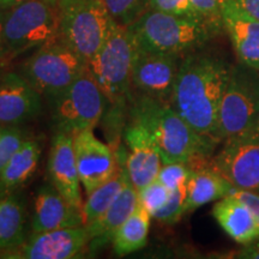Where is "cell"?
<instances>
[{"label":"cell","mask_w":259,"mask_h":259,"mask_svg":"<svg viewBox=\"0 0 259 259\" xmlns=\"http://www.w3.org/2000/svg\"><path fill=\"white\" fill-rule=\"evenodd\" d=\"M231 65L208 54L183 57L170 105L213 148L220 142L219 108Z\"/></svg>","instance_id":"cell-1"},{"label":"cell","mask_w":259,"mask_h":259,"mask_svg":"<svg viewBox=\"0 0 259 259\" xmlns=\"http://www.w3.org/2000/svg\"><path fill=\"white\" fill-rule=\"evenodd\" d=\"M130 101V114L143 121L154 136L163 163H186L194 155L212 153V145L200 137L170 103L139 94Z\"/></svg>","instance_id":"cell-2"},{"label":"cell","mask_w":259,"mask_h":259,"mask_svg":"<svg viewBox=\"0 0 259 259\" xmlns=\"http://www.w3.org/2000/svg\"><path fill=\"white\" fill-rule=\"evenodd\" d=\"M2 59H15L58 36L59 6L51 0H27L0 10Z\"/></svg>","instance_id":"cell-3"},{"label":"cell","mask_w":259,"mask_h":259,"mask_svg":"<svg viewBox=\"0 0 259 259\" xmlns=\"http://www.w3.org/2000/svg\"><path fill=\"white\" fill-rule=\"evenodd\" d=\"M139 50L184 56L198 50L215 32L203 21L148 9L128 25Z\"/></svg>","instance_id":"cell-4"},{"label":"cell","mask_w":259,"mask_h":259,"mask_svg":"<svg viewBox=\"0 0 259 259\" xmlns=\"http://www.w3.org/2000/svg\"><path fill=\"white\" fill-rule=\"evenodd\" d=\"M136 50V41L128 27L112 21L105 44L87 63L109 103L124 106L131 100V74Z\"/></svg>","instance_id":"cell-5"},{"label":"cell","mask_w":259,"mask_h":259,"mask_svg":"<svg viewBox=\"0 0 259 259\" xmlns=\"http://www.w3.org/2000/svg\"><path fill=\"white\" fill-rule=\"evenodd\" d=\"M259 115V71L232 66L219 108L220 141H241L250 136Z\"/></svg>","instance_id":"cell-6"},{"label":"cell","mask_w":259,"mask_h":259,"mask_svg":"<svg viewBox=\"0 0 259 259\" xmlns=\"http://www.w3.org/2000/svg\"><path fill=\"white\" fill-rule=\"evenodd\" d=\"M58 38L88 63L105 44L112 17L103 0H59Z\"/></svg>","instance_id":"cell-7"},{"label":"cell","mask_w":259,"mask_h":259,"mask_svg":"<svg viewBox=\"0 0 259 259\" xmlns=\"http://www.w3.org/2000/svg\"><path fill=\"white\" fill-rule=\"evenodd\" d=\"M85 69V61L57 37L35 50L21 65L19 72L42 97L52 100Z\"/></svg>","instance_id":"cell-8"},{"label":"cell","mask_w":259,"mask_h":259,"mask_svg":"<svg viewBox=\"0 0 259 259\" xmlns=\"http://www.w3.org/2000/svg\"><path fill=\"white\" fill-rule=\"evenodd\" d=\"M50 101L56 131L72 136L95 128L108 103L88 67L63 93Z\"/></svg>","instance_id":"cell-9"},{"label":"cell","mask_w":259,"mask_h":259,"mask_svg":"<svg viewBox=\"0 0 259 259\" xmlns=\"http://www.w3.org/2000/svg\"><path fill=\"white\" fill-rule=\"evenodd\" d=\"M137 46V45H136ZM183 56L136 50L132 66V88L161 102L170 103Z\"/></svg>","instance_id":"cell-10"},{"label":"cell","mask_w":259,"mask_h":259,"mask_svg":"<svg viewBox=\"0 0 259 259\" xmlns=\"http://www.w3.org/2000/svg\"><path fill=\"white\" fill-rule=\"evenodd\" d=\"M73 149L80 184L87 194L114 178L124 161L111 147L100 141L93 130L74 135Z\"/></svg>","instance_id":"cell-11"},{"label":"cell","mask_w":259,"mask_h":259,"mask_svg":"<svg viewBox=\"0 0 259 259\" xmlns=\"http://www.w3.org/2000/svg\"><path fill=\"white\" fill-rule=\"evenodd\" d=\"M90 235L85 226L31 233L5 259H72L89 251Z\"/></svg>","instance_id":"cell-12"},{"label":"cell","mask_w":259,"mask_h":259,"mask_svg":"<svg viewBox=\"0 0 259 259\" xmlns=\"http://www.w3.org/2000/svg\"><path fill=\"white\" fill-rule=\"evenodd\" d=\"M125 166L128 178L139 190L156 180L163 161L154 136L137 116L130 114L124 130Z\"/></svg>","instance_id":"cell-13"},{"label":"cell","mask_w":259,"mask_h":259,"mask_svg":"<svg viewBox=\"0 0 259 259\" xmlns=\"http://www.w3.org/2000/svg\"><path fill=\"white\" fill-rule=\"evenodd\" d=\"M213 169L233 189L259 191V142L228 141L212 158Z\"/></svg>","instance_id":"cell-14"},{"label":"cell","mask_w":259,"mask_h":259,"mask_svg":"<svg viewBox=\"0 0 259 259\" xmlns=\"http://www.w3.org/2000/svg\"><path fill=\"white\" fill-rule=\"evenodd\" d=\"M42 96L21 72L0 76V125L18 126L37 118Z\"/></svg>","instance_id":"cell-15"},{"label":"cell","mask_w":259,"mask_h":259,"mask_svg":"<svg viewBox=\"0 0 259 259\" xmlns=\"http://www.w3.org/2000/svg\"><path fill=\"white\" fill-rule=\"evenodd\" d=\"M47 171L51 185L56 187L71 205L82 210V184L77 169L72 135L56 131L52 138Z\"/></svg>","instance_id":"cell-16"},{"label":"cell","mask_w":259,"mask_h":259,"mask_svg":"<svg viewBox=\"0 0 259 259\" xmlns=\"http://www.w3.org/2000/svg\"><path fill=\"white\" fill-rule=\"evenodd\" d=\"M84 226L82 210L74 208L52 185L41 186L34 202L31 233Z\"/></svg>","instance_id":"cell-17"},{"label":"cell","mask_w":259,"mask_h":259,"mask_svg":"<svg viewBox=\"0 0 259 259\" xmlns=\"http://www.w3.org/2000/svg\"><path fill=\"white\" fill-rule=\"evenodd\" d=\"M223 28L241 64L259 71V21L245 14L232 0H227Z\"/></svg>","instance_id":"cell-18"},{"label":"cell","mask_w":259,"mask_h":259,"mask_svg":"<svg viewBox=\"0 0 259 259\" xmlns=\"http://www.w3.org/2000/svg\"><path fill=\"white\" fill-rule=\"evenodd\" d=\"M137 205L138 190L127 177L121 192L112 203V205L99 219L85 226L90 235L89 252L97 251L105 247L106 245L112 244L115 232L135 211Z\"/></svg>","instance_id":"cell-19"},{"label":"cell","mask_w":259,"mask_h":259,"mask_svg":"<svg viewBox=\"0 0 259 259\" xmlns=\"http://www.w3.org/2000/svg\"><path fill=\"white\" fill-rule=\"evenodd\" d=\"M212 216L238 244L246 246L259 238V226L251 210L231 193L213 205Z\"/></svg>","instance_id":"cell-20"},{"label":"cell","mask_w":259,"mask_h":259,"mask_svg":"<svg viewBox=\"0 0 259 259\" xmlns=\"http://www.w3.org/2000/svg\"><path fill=\"white\" fill-rule=\"evenodd\" d=\"M27 240V204L21 191L0 197V258Z\"/></svg>","instance_id":"cell-21"},{"label":"cell","mask_w":259,"mask_h":259,"mask_svg":"<svg viewBox=\"0 0 259 259\" xmlns=\"http://www.w3.org/2000/svg\"><path fill=\"white\" fill-rule=\"evenodd\" d=\"M42 155L40 142L27 137L0 173V197L21 191L37 169Z\"/></svg>","instance_id":"cell-22"},{"label":"cell","mask_w":259,"mask_h":259,"mask_svg":"<svg viewBox=\"0 0 259 259\" xmlns=\"http://www.w3.org/2000/svg\"><path fill=\"white\" fill-rule=\"evenodd\" d=\"M232 189L228 181L223 179L213 167L191 170L185 213L192 212L205 204L228 196Z\"/></svg>","instance_id":"cell-23"},{"label":"cell","mask_w":259,"mask_h":259,"mask_svg":"<svg viewBox=\"0 0 259 259\" xmlns=\"http://www.w3.org/2000/svg\"><path fill=\"white\" fill-rule=\"evenodd\" d=\"M150 219V213L138 204L135 211L126 219L113 236V251L116 255L124 257L147 246Z\"/></svg>","instance_id":"cell-24"},{"label":"cell","mask_w":259,"mask_h":259,"mask_svg":"<svg viewBox=\"0 0 259 259\" xmlns=\"http://www.w3.org/2000/svg\"><path fill=\"white\" fill-rule=\"evenodd\" d=\"M127 177L128 174L126 170L124 158L120 169L115 174V177L88 194V198L84 202L82 209L84 226L89 225L96 219H99L112 205V203L121 192Z\"/></svg>","instance_id":"cell-25"},{"label":"cell","mask_w":259,"mask_h":259,"mask_svg":"<svg viewBox=\"0 0 259 259\" xmlns=\"http://www.w3.org/2000/svg\"><path fill=\"white\" fill-rule=\"evenodd\" d=\"M150 0H103L112 19L128 27L149 9Z\"/></svg>","instance_id":"cell-26"},{"label":"cell","mask_w":259,"mask_h":259,"mask_svg":"<svg viewBox=\"0 0 259 259\" xmlns=\"http://www.w3.org/2000/svg\"><path fill=\"white\" fill-rule=\"evenodd\" d=\"M189 194V183L180 186L179 189L170 191L169 198H168L166 205L158 210L153 216L157 221L167 225H173L185 215V203Z\"/></svg>","instance_id":"cell-27"},{"label":"cell","mask_w":259,"mask_h":259,"mask_svg":"<svg viewBox=\"0 0 259 259\" xmlns=\"http://www.w3.org/2000/svg\"><path fill=\"white\" fill-rule=\"evenodd\" d=\"M170 191L160 180H154L150 184L138 190V204L153 216L166 205Z\"/></svg>","instance_id":"cell-28"},{"label":"cell","mask_w":259,"mask_h":259,"mask_svg":"<svg viewBox=\"0 0 259 259\" xmlns=\"http://www.w3.org/2000/svg\"><path fill=\"white\" fill-rule=\"evenodd\" d=\"M199 18L211 30L219 34L223 28V8L227 0H190Z\"/></svg>","instance_id":"cell-29"},{"label":"cell","mask_w":259,"mask_h":259,"mask_svg":"<svg viewBox=\"0 0 259 259\" xmlns=\"http://www.w3.org/2000/svg\"><path fill=\"white\" fill-rule=\"evenodd\" d=\"M191 170L184 162L163 163L158 171L157 180H160L169 191L179 189L189 183Z\"/></svg>","instance_id":"cell-30"},{"label":"cell","mask_w":259,"mask_h":259,"mask_svg":"<svg viewBox=\"0 0 259 259\" xmlns=\"http://www.w3.org/2000/svg\"><path fill=\"white\" fill-rule=\"evenodd\" d=\"M25 138H27V135L22 130H19L18 126H9L4 138L0 141V173Z\"/></svg>","instance_id":"cell-31"},{"label":"cell","mask_w":259,"mask_h":259,"mask_svg":"<svg viewBox=\"0 0 259 259\" xmlns=\"http://www.w3.org/2000/svg\"><path fill=\"white\" fill-rule=\"evenodd\" d=\"M149 9L166 12V14L183 16V17L200 19L191 5L190 0H150Z\"/></svg>","instance_id":"cell-32"},{"label":"cell","mask_w":259,"mask_h":259,"mask_svg":"<svg viewBox=\"0 0 259 259\" xmlns=\"http://www.w3.org/2000/svg\"><path fill=\"white\" fill-rule=\"evenodd\" d=\"M231 194L239 198L242 203L251 210L252 215L259 226V194L253 192V191H246V190H238L232 189Z\"/></svg>","instance_id":"cell-33"},{"label":"cell","mask_w":259,"mask_h":259,"mask_svg":"<svg viewBox=\"0 0 259 259\" xmlns=\"http://www.w3.org/2000/svg\"><path fill=\"white\" fill-rule=\"evenodd\" d=\"M245 14L259 21V0H232Z\"/></svg>","instance_id":"cell-34"},{"label":"cell","mask_w":259,"mask_h":259,"mask_svg":"<svg viewBox=\"0 0 259 259\" xmlns=\"http://www.w3.org/2000/svg\"><path fill=\"white\" fill-rule=\"evenodd\" d=\"M238 258L245 259H259V238L251 244L246 245L242 250L238 252Z\"/></svg>","instance_id":"cell-35"},{"label":"cell","mask_w":259,"mask_h":259,"mask_svg":"<svg viewBox=\"0 0 259 259\" xmlns=\"http://www.w3.org/2000/svg\"><path fill=\"white\" fill-rule=\"evenodd\" d=\"M23 2H27V0H0V10L9 9L11 8V6L21 4V3Z\"/></svg>","instance_id":"cell-36"},{"label":"cell","mask_w":259,"mask_h":259,"mask_svg":"<svg viewBox=\"0 0 259 259\" xmlns=\"http://www.w3.org/2000/svg\"><path fill=\"white\" fill-rule=\"evenodd\" d=\"M246 139H248V141H257V142H259V115H258L257 121H255V125H254L253 130H252V132L250 134V136H248V137L246 138Z\"/></svg>","instance_id":"cell-37"},{"label":"cell","mask_w":259,"mask_h":259,"mask_svg":"<svg viewBox=\"0 0 259 259\" xmlns=\"http://www.w3.org/2000/svg\"><path fill=\"white\" fill-rule=\"evenodd\" d=\"M0 37H2V21H0ZM0 59H2V47H0Z\"/></svg>","instance_id":"cell-38"},{"label":"cell","mask_w":259,"mask_h":259,"mask_svg":"<svg viewBox=\"0 0 259 259\" xmlns=\"http://www.w3.org/2000/svg\"><path fill=\"white\" fill-rule=\"evenodd\" d=\"M51 2H54V3H58V2H59V0H51Z\"/></svg>","instance_id":"cell-39"}]
</instances>
